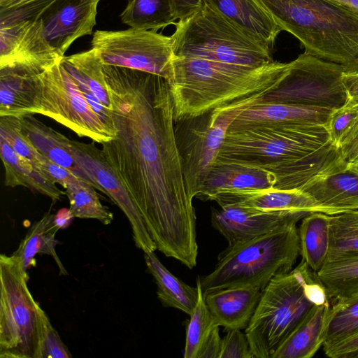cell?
<instances>
[{
  "mask_svg": "<svg viewBox=\"0 0 358 358\" xmlns=\"http://www.w3.org/2000/svg\"><path fill=\"white\" fill-rule=\"evenodd\" d=\"M348 168L358 173V158L348 164Z\"/></svg>",
  "mask_w": 358,
  "mask_h": 358,
  "instance_id": "816d5d0a",
  "label": "cell"
},
{
  "mask_svg": "<svg viewBox=\"0 0 358 358\" xmlns=\"http://www.w3.org/2000/svg\"><path fill=\"white\" fill-rule=\"evenodd\" d=\"M313 272L301 261L289 273L272 278L262 289L245 329L254 358H271L315 306L329 301Z\"/></svg>",
  "mask_w": 358,
  "mask_h": 358,
  "instance_id": "277c9868",
  "label": "cell"
},
{
  "mask_svg": "<svg viewBox=\"0 0 358 358\" xmlns=\"http://www.w3.org/2000/svg\"><path fill=\"white\" fill-rule=\"evenodd\" d=\"M0 155L5 170L4 185L7 187H24L51 199L52 203L60 200L65 192L47 179L28 159L15 152L0 137Z\"/></svg>",
  "mask_w": 358,
  "mask_h": 358,
  "instance_id": "4316f807",
  "label": "cell"
},
{
  "mask_svg": "<svg viewBox=\"0 0 358 358\" xmlns=\"http://www.w3.org/2000/svg\"><path fill=\"white\" fill-rule=\"evenodd\" d=\"M300 254L299 230L291 223L253 238L229 244L213 271L199 276L203 294L224 288L263 289L275 276L289 273Z\"/></svg>",
  "mask_w": 358,
  "mask_h": 358,
  "instance_id": "5b68a950",
  "label": "cell"
},
{
  "mask_svg": "<svg viewBox=\"0 0 358 358\" xmlns=\"http://www.w3.org/2000/svg\"><path fill=\"white\" fill-rule=\"evenodd\" d=\"M341 150L344 159L348 164L358 158V134L353 141Z\"/></svg>",
  "mask_w": 358,
  "mask_h": 358,
  "instance_id": "7dc6e473",
  "label": "cell"
},
{
  "mask_svg": "<svg viewBox=\"0 0 358 358\" xmlns=\"http://www.w3.org/2000/svg\"><path fill=\"white\" fill-rule=\"evenodd\" d=\"M94 188L80 178L70 183L65 188L69 210L74 217L94 219L103 224H109L113 220V214L101 203Z\"/></svg>",
  "mask_w": 358,
  "mask_h": 358,
  "instance_id": "836d02e7",
  "label": "cell"
},
{
  "mask_svg": "<svg viewBox=\"0 0 358 358\" xmlns=\"http://www.w3.org/2000/svg\"><path fill=\"white\" fill-rule=\"evenodd\" d=\"M61 63L79 88L89 90L103 106L111 110L103 64L93 49L64 56Z\"/></svg>",
  "mask_w": 358,
  "mask_h": 358,
  "instance_id": "4dcf8cb0",
  "label": "cell"
},
{
  "mask_svg": "<svg viewBox=\"0 0 358 358\" xmlns=\"http://www.w3.org/2000/svg\"><path fill=\"white\" fill-rule=\"evenodd\" d=\"M307 54L358 69V12L329 0H259Z\"/></svg>",
  "mask_w": 358,
  "mask_h": 358,
  "instance_id": "3957f363",
  "label": "cell"
},
{
  "mask_svg": "<svg viewBox=\"0 0 358 358\" xmlns=\"http://www.w3.org/2000/svg\"><path fill=\"white\" fill-rule=\"evenodd\" d=\"M38 315V346L35 358H71L72 355L67 346L40 305Z\"/></svg>",
  "mask_w": 358,
  "mask_h": 358,
  "instance_id": "ab89813d",
  "label": "cell"
},
{
  "mask_svg": "<svg viewBox=\"0 0 358 358\" xmlns=\"http://www.w3.org/2000/svg\"><path fill=\"white\" fill-rule=\"evenodd\" d=\"M222 351V338L219 327H215L206 341L199 358H220Z\"/></svg>",
  "mask_w": 358,
  "mask_h": 358,
  "instance_id": "ee69618b",
  "label": "cell"
},
{
  "mask_svg": "<svg viewBox=\"0 0 358 358\" xmlns=\"http://www.w3.org/2000/svg\"><path fill=\"white\" fill-rule=\"evenodd\" d=\"M178 20L194 13L202 4L203 0H172Z\"/></svg>",
  "mask_w": 358,
  "mask_h": 358,
  "instance_id": "f6af8a7d",
  "label": "cell"
},
{
  "mask_svg": "<svg viewBox=\"0 0 358 358\" xmlns=\"http://www.w3.org/2000/svg\"><path fill=\"white\" fill-rule=\"evenodd\" d=\"M91 44L103 64L156 74L168 82L173 78L175 55L171 36L134 28L98 30Z\"/></svg>",
  "mask_w": 358,
  "mask_h": 358,
  "instance_id": "7c38bea8",
  "label": "cell"
},
{
  "mask_svg": "<svg viewBox=\"0 0 358 358\" xmlns=\"http://www.w3.org/2000/svg\"><path fill=\"white\" fill-rule=\"evenodd\" d=\"M329 141L324 125L229 128L217 157L268 169L303 157Z\"/></svg>",
  "mask_w": 358,
  "mask_h": 358,
  "instance_id": "52a82bcc",
  "label": "cell"
},
{
  "mask_svg": "<svg viewBox=\"0 0 358 358\" xmlns=\"http://www.w3.org/2000/svg\"><path fill=\"white\" fill-rule=\"evenodd\" d=\"M358 12V0H329Z\"/></svg>",
  "mask_w": 358,
  "mask_h": 358,
  "instance_id": "f907efd6",
  "label": "cell"
},
{
  "mask_svg": "<svg viewBox=\"0 0 358 358\" xmlns=\"http://www.w3.org/2000/svg\"><path fill=\"white\" fill-rule=\"evenodd\" d=\"M50 181L62 185L64 189L78 178L70 171L55 164L44 155L36 167Z\"/></svg>",
  "mask_w": 358,
  "mask_h": 358,
  "instance_id": "b9f144b4",
  "label": "cell"
},
{
  "mask_svg": "<svg viewBox=\"0 0 358 358\" xmlns=\"http://www.w3.org/2000/svg\"><path fill=\"white\" fill-rule=\"evenodd\" d=\"M27 272L11 255L0 256V358H35L39 303Z\"/></svg>",
  "mask_w": 358,
  "mask_h": 358,
  "instance_id": "9c48e42d",
  "label": "cell"
},
{
  "mask_svg": "<svg viewBox=\"0 0 358 358\" xmlns=\"http://www.w3.org/2000/svg\"><path fill=\"white\" fill-rule=\"evenodd\" d=\"M330 215L310 213L302 219L299 229L300 254L307 266L319 271L327 261L329 249Z\"/></svg>",
  "mask_w": 358,
  "mask_h": 358,
  "instance_id": "f546056e",
  "label": "cell"
},
{
  "mask_svg": "<svg viewBox=\"0 0 358 358\" xmlns=\"http://www.w3.org/2000/svg\"><path fill=\"white\" fill-rule=\"evenodd\" d=\"M268 92H260L202 115L175 121L176 141L191 197L200 194L231 123L244 110L260 103Z\"/></svg>",
  "mask_w": 358,
  "mask_h": 358,
  "instance_id": "ba28073f",
  "label": "cell"
},
{
  "mask_svg": "<svg viewBox=\"0 0 358 358\" xmlns=\"http://www.w3.org/2000/svg\"><path fill=\"white\" fill-rule=\"evenodd\" d=\"M274 184V175L266 169L217 157L199 196L209 200L221 192L266 189Z\"/></svg>",
  "mask_w": 358,
  "mask_h": 358,
  "instance_id": "d6986e66",
  "label": "cell"
},
{
  "mask_svg": "<svg viewBox=\"0 0 358 358\" xmlns=\"http://www.w3.org/2000/svg\"><path fill=\"white\" fill-rule=\"evenodd\" d=\"M331 358H358V333L334 344L323 346Z\"/></svg>",
  "mask_w": 358,
  "mask_h": 358,
  "instance_id": "7bdbcfd3",
  "label": "cell"
},
{
  "mask_svg": "<svg viewBox=\"0 0 358 358\" xmlns=\"http://www.w3.org/2000/svg\"><path fill=\"white\" fill-rule=\"evenodd\" d=\"M345 68L306 52L290 62L287 74L261 103H281L336 109L348 101Z\"/></svg>",
  "mask_w": 358,
  "mask_h": 358,
  "instance_id": "8fae6325",
  "label": "cell"
},
{
  "mask_svg": "<svg viewBox=\"0 0 358 358\" xmlns=\"http://www.w3.org/2000/svg\"><path fill=\"white\" fill-rule=\"evenodd\" d=\"M331 305L315 306L271 358H310L325 341Z\"/></svg>",
  "mask_w": 358,
  "mask_h": 358,
  "instance_id": "d4e9b609",
  "label": "cell"
},
{
  "mask_svg": "<svg viewBox=\"0 0 358 358\" xmlns=\"http://www.w3.org/2000/svg\"><path fill=\"white\" fill-rule=\"evenodd\" d=\"M324 127L334 145L341 149L348 145L358 134V103L348 100L334 109Z\"/></svg>",
  "mask_w": 358,
  "mask_h": 358,
  "instance_id": "74e56055",
  "label": "cell"
},
{
  "mask_svg": "<svg viewBox=\"0 0 358 358\" xmlns=\"http://www.w3.org/2000/svg\"><path fill=\"white\" fill-rule=\"evenodd\" d=\"M301 191L310 196L327 215L358 210V173L349 168L318 178Z\"/></svg>",
  "mask_w": 358,
  "mask_h": 358,
  "instance_id": "cb8c5ba5",
  "label": "cell"
},
{
  "mask_svg": "<svg viewBox=\"0 0 358 358\" xmlns=\"http://www.w3.org/2000/svg\"><path fill=\"white\" fill-rule=\"evenodd\" d=\"M310 213L262 211L237 204L213 208L211 224L233 244L265 234L291 223H297Z\"/></svg>",
  "mask_w": 358,
  "mask_h": 358,
  "instance_id": "9a60e30c",
  "label": "cell"
},
{
  "mask_svg": "<svg viewBox=\"0 0 358 358\" xmlns=\"http://www.w3.org/2000/svg\"><path fill=\"white\" fill-rule=\"evenodd\" d=\"M230 22L271 51L282 29L259 0H203Z\"/></svg>",
  "mask_w": 358,
  "mask_h": 358,
  "instance_id": "ac0fdd59",
  "label": "cell"
},
{
  "mask_svg": "<svg viewBox=\"0 0 358 358\" xmlns=\"http://www.w3.org/2000/svg\"><path fill=\"white\" fill-rule=\"evenodd\" d=\"M329 236L327 261L358 254V210L330 215Z\"/></svg>",
  "mask_w": 358,
  "mask_h": 358,
  "instance_id": "e575fe53",
  "label": "cell"
},
{
  "mask_svg": "<svg viewBox=\"0 0 358 358\" xmlns=\"http://www.w3.org/2000/svg\"><path fill=\"white\" fill-rule=\"evenodd\" d=\"M21 119L24 131L43 155L96 189L95 182L89 174L76 161L72 150V140L47 126L33 115L22 116Z\"/></svg>",
  "mask_w": 358,
  "mask_h": 358,
  "instance_id": "484cf974",
  "label": "cell"
},
{
  "mask_svg": "<svg viewBox=\"0 0 358 358\" xmlns=\"http://www.w3.org/2000/svg\"><path fill=\"white\" fill-rule=\"evenodd\" d=\"M315 273L334 301L358 295V254L327 261Z\"/></svg>",
  "mask_w": 358,
  "mask_h": 358,
  "instance_id": "1f68e13d",
  "label": "cell"
},
{
  "mask_svg": "<svg viewBox=\"0 0 358 358\" xmlns=\"http://www.w3.org/2000/svg\"><path fill=\"white\" fill-rule=\"evenodd\" d=\"M262 289L254 286L221 289L203 294L217 324L227 331L245 329L261 298Z\"/></svg>",
  "mask_w": 358,
  "mask_h": 358,
  "instance_id": "44dd1931",
  "label": "cell"
},
{
  "mask_svg": "<svg viewBox=\"0 0 358 358\" xmlns=\"http://www.w3.org/2000/svg\"><path fill=\"white\" fill-rule=\"evenodd\" d=\"M290 62L247 66L197 57H174L169 85L174 121L202 115L252 94L274 89Z\"/></svg>",
  "mask_w": 358,
  "mask_h": 358,
  "instance_id": "7a4b0ae2",
  "label": "cell"
},
{
  "mask_svg": "<svg viewBox=\"0 0 358 358\" xmlns=\"http://www.w3.org/2000/svg\"><path fill=\"white\" fill-rule=\"evenodd\" d=\"M0 137L20 156L37 167L43 155L33 145L23 130L21 117L0 116Z\"/></svg>",
  "mask_w": 358,
  "mask_h": 358,
  "instance_id": "f35d334b",
  "label": "cell"
},
{
  "mask_svg": "<svg viewBox=\"0 0 358 358\" xmlns=\"http://www.w3.org/2000/svg\"><path fill=\"white\" fill-rule=\"evenodd\" d=\"M100 0H55L43 13V34L64 57L78 38L92 34Z\"/></svg>",
  "mask_w": 358,
  "mask_h": 358,
  "instance_id": "2e32d148",
  "label": "cell"
},
{
  "mask_svg": "<svg viewBox=\"0 0 358 358\" xmlns=\"http://www.w3.org/2000/svg\"><path fill=\"white\" fill-rule=\"evenodd\" d=\"M73 154L77 163L85 171L96 185L106 194L128 219L136 246L145 252H155L156 244L150 235L143 217L113 169L107 162L102 150L90 143L72 140Z\"/></svg>",
  "mask_w": 358,
  "mask_h": 358,
  "instance_id": "5bb4252c",
  "label": "cell"
},
{
  "mask_svg": "<svg viewBox=\"0 0 358 358\" xmlns=\"http://www.w3.org/2000/svg\"><path fill=\"white\" fill-rule=\"evenodd\" d=\"M199 298L196 304L189 315L187 326L185 358H199V354L215 327H220L210 312L204 299L199 276L196 278Z\"/></svg>",
  "mask_w": 358,
  "mask_h": 358,
  "instance_id": "d590c367",
  "label": "cell"
},
{
  "mask_svg": "<svg viewBox=\"0 0 358 358\" xmlns=\"http://www.w3.org/2000/svg\"><path fill=\"white\" fill-rule=\"evenodd\" d=\"M357 333L358 295L334 301L331 307L323 346L334 344Z\"/></svg>",
  "mask_w": 358,
  "mask_h": 358,
  "instance_id": "8d00e7d4",
  "label": "cell"
},
{
  "mask_svg": "<svg viewBox=\"0 0 358 358\" xmlns=\"http://www.w3.org/2000/svg\"><path fill=\"white\" fill-rule=\"evenodd\" d=\"M41 73L22 67L0 68V116L36 114Z\"/></svg>",
  "mask_w": 358,
  "mask_h": 358,
  "instance_id": "603a6c76",
  "label": "cell"
},
{
  "mask_svg": "<svg viewBox=\"0 0 358 358\" xmlns=\"http://www.w3.org/2000/svg\"><path fill=\"white\" fill-rule=\"evenodd\" d=\"M209 200L220 206L237 204L262 211L322 210L316 201L308 194L299 189H279L273 187L260 190H232L218 192Z\"/></svg>",
  "mask_w": 358,
  "mask_h": 358,
  "instance_id": "ffe728a7",
  "label": "cell"
},
{
  "mask_svg": "<svg viewBox=\"0 0 358 358\" xmlns=\"http://www.w3.org/2000/svg\"><path fill=\"white\" fill-rule=\"evenodd\" d=\"M334 109L281 103H260L244 110L229 128L260 124L325 125Z\"/></svg>",
  "mask_w": 358,
  "mask_h": 358,
  "instance_id": "7402d4cb",
  "label": "cell"
},
{
  "mask_svg": "<svg viewBox=\"0 0 358 358\" xmlns=\"http://www.w3.org/2000/svg\"><path fill=\"white\" fill-rule=\"evenodd\" d=\"M36 114L50 117L80 137L102 144L116 136L96 114L61 61L41 73Z\"/></svg>",
  "mask_w": 358,
  "mask_h": 358,
  "instance_id": "30bf717a",
  "label": "cell"
},
{
  "mask_svg": "<svg viewBox=\"0 0 358 358\" xmlns=\"http://www.w3.org/2000/svg\"><path fill=\"white\" fill-rule=\"evenodd\" d=\"M220 358H254L245 333L241 329L227 330L222 338Z\"/></svg>",
  "mask_w": 358,
  "mask_h": 358,
  "instance_id": "60d3db41",
  "label": "cell"
},
{
  "mask_svg": "<svg viewBox=\"0 0 358 358\" xmlns=\"http://www.w3.org/2000/svg\"><path fill=\"white\" fill-rule=\"evenodd\" d=\"M38 0H3L0 1V9H9L21 6Z\"/></svg>",
  "mask_w": 358,
  "mask_h": 358,
  "instance_id": "681fc988",
  "label": "cell"
},
{
  "mask_svg": "<svg viewBox=\"0 0 358 358\" xmlns=\"http://www.w3.org/2000/svg\"><path fill=\"white\" fill-rule=\"evenodd\" d=\"M73 218L69 209L60 210L57 215H55V221L59 229L66 228Z\"/></svg>",
  "mask_w": 358,
  "mask_h": 358,
  "instance_id": "c3c4849f",
  "label": "cell"
},
{
  "mask_svg": "<svg viewBox=\"0 0 358 358\" xmlns=\"http://www.w3.org/2000/svg\"><path fill=\"white\" fill-rule=\"evenodd\" d=\"M115 138L102 152L138 209L157 249L192 269L198 244L174 131L168 81L133 69L102 66Z\"/></svg>",
  "mask_w": 358,
  "mask_h": 358,
  "instance_id": "6da1fadb",
  "label": "cell"
},
{
  "mask_svg": "<svg viewBox=\"0 0 358 358\" xmlns=\"http://www.w3.org/2000/svg\"><path fill=\"white\" fill-rule=\"evenodd\" d=\"M120 17L130 28L155 31L178 20L172 0H127Z\"/></svg>",
  "mask_w": 358,
  "mask_h": 358,
  "instance_id": "d6a6232c",
  "label": "cell"
},
{
  "mask_svg": "<svg viewBox=\"0 0 358 358\" xmlns=\"http://www.w3.org/2000/svg\"><path fill=\"white\" fill-rule=\"evenodd\" d=\"M144 259L147 270L157 286V297L163 306L178 309L189 315L199 298L197 286L188 285L175 276L154 252H145Z\"/></svg>",
  "mask_w": 358,
  "mask_h": 358,
  "instance_id": "f1b7e54d",
  "label": "cell"
},
{
  "mask_svg": "<svg viewBox=\"0 0 358 358\" xmlns=\"http://www.w3.org/2000/svg\"><path fill=\"white\" fill-rule=\"evenodd\" d=\"M3 1V0H0V1Z\"/></svg>",
  "mask_w": 358,
  "mask_h": 358,
  "instance_id": "f5cc1de1",
  "label": "cell"
},
{
  "mask_svg": "<svg viewBox=\"0 0 358 358\" xmlns=\"http://www.w3.org/2000/svg\"><path fill=\"white\" fill-rule=\"evenodd\" d=\"M171 36L176 57H197L247 66L273 62L271 51L236 27L203 0L178 20Z\"/></svg>",
  "mask_w": 358,
  "mask_h": 358,
  "instance_id": "8992f818",
  "label": "cell"
},
{
  "mask_svg": "<svg viewBox=\"0 0 358 358\" xmlns=\"http://www.w3.org/2000/svg\"><path fill=\"white\" fill-rule=\"evenodd\" d=\"M59 229L50 209L31 225L17 249L11 255L24 271L27 272L31 266L35 265L37 254H45L54 259L60 275H68L55 250V235Z\"/></svg>",
  "mask_w": 358,
  "mask_h": 358,
  "instance_id": "83f0119b",
  "label": "cell"
},
{
  "mask_svg": "<svg viewBox=\"0 0 358 358\" xmlns=\"http://www.w3.org/2000/svg\"><path fill=\"white\" fill-rule=\"evenodd\" d=\"M343 80L348 100L358 103V69L344 71Z\"/></svg>",
  "mask_w": 358,
  "mask_h": 358,
  "instance_id": "bcb514c9",
  "label": "cell"
},
{
  "mask_svg": "<svg viewBox=\"0 0 358 358\" xmlns=\"http://www.w3.org/2000/svg\"><path fill=\"white\" fill-rule=\"evenodd\" d=\"M348 168L341 148L330 141L317 150L297 159L266 170L275 176L273 188L301 190L314 180Z\"/></svg>",
  "mask_w": 358,
  "mask_h": 358,
  "instance_id": "e0dca14e",
  "label": "cell"
},
{
  "mask_svg": "<svg viewBox=\"0 0 358 358\" xmlns=\"http://www.w3.org/2000/svg\"><path fill=\"white\" fill-rule=\"evenodd\" d=\"M48 42L41 18L0 13V68L22 67L43 72L62 59Z\"/></svg>",
  "mask_w": 358,
  "mask_h": 358,
  "instance_id": "4fadbf2b",
  "label": "cell"
}]
</instances>
